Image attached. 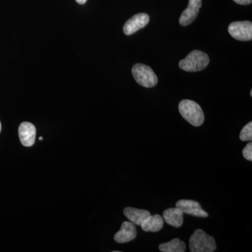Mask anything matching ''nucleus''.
<instances>
[{"instance_id":"nucleus-1","label":"nucleus","mask_w":252,"mask_h":252,"mask_svg":"<svg viewBox=\"0 0 252 252\" xmlns=\"http://www.w3.org/2000/svg\"><path fill=\"white\" fill-rule=\"evenodd\" d=\"M179 111L182 117L192 126L198 127L203 125L205 115L203 109L197 102L190 99H184L179 104Z\"/></svg>"},{"instance_id":"nucleus-2","label":"nucleus","mask_w":252,"mask_h":252,"mask_svg":"<svg viewBox=\"0 0 252 252\" xmlns=\"http://www.w3.org/2000/svg\"><path fill=\"white\" fill-rule=\"evenodd\" d=\"M189 248L191 252H214L217 250L216 242L204 230L197 229L189 239Z\"/></svg>"},{"instance_id":"nucleus-3","label":"nucleus","mask_w":252,"mask_h":252,"mask_svg":"<svg viewBox=\"0 0 252 252\" xmlns=\"http://www.w3.org/2000/svg\"><path fill=\"white\" fill-rule=\"evenodd\" d=\"M210 63L208 55L201 51H191L185 58L180 61L179 66L181 69L187 72H194L203 70Z\"/></svg>"},{"instance_id":"nucleus-4","label":"nucleus","mask_w":252,"mask_h":252,"mask_svg":"<svg viewBox=\"0 0 252 252\" xmlns=\"http://www.w3.org/2000/svg\"><path fill=\"white\" fill-rule=\"evenodd\" d=\"M132 75L137 84L145 88L157 85L158 77L152 68L144 64H136L132 69Z\"/></svg>"},{"instance_id":"nucleus-5","label":"nucleus","mask_w":252,"mask_h":252,"mask_svg":"<svg viewBox=\"0 0 252 252\" xmlns=\"http://www.w3.org/2000/svg\"><path fill=\"white\" fill-rule=\"evenodd\" d=\"M228 32L232 37L239 41L252 39V23L250 21H238L230 23Z\"/></svg>"},{"instance_id":"nucleus-6","label":"nucleus","mask_w":252,"mask_h":252,"mask_svg":"<svg viewBox=\"0 0 252 252\" xmlns=\"http://www.w3.org/2000/svg\"><path fill=\"white\" fill-rule=\"evenodd\" d=\"M176 207L180 208L184 213L197 217H207L208 213L201 207L200 204L195 200H180L176 203Z\"/></svg>"},{"instance_id":"nucleus-7","label":"nucleus","mask_w":252,"mask_h":252,"mask_svg":"<svg viewBox=\"0 0 252 252\" xmlns=\"http://www.w3.org/2000/svg\"><path fill=\"white\" fill-rule=\"evenodd\" d=\"M149 16L145 13L136 14L130 18L124 26V32L126 35H131L139 30L145 27L149 22Z\"/></svg>"},{"instance_id":"nucleus-8","label":"nucleus","mask_w":252,"mask_h":252,"mask_svg":"<svg viewBox=\"0 0 252 252\" xmlns=\"http://www.w3.org/2000/svg\"><path fill=\"white\" fill-rule=\"evenodd\" d=\"M20 141L24 147H31L35 143L36 127L29 122H23L18 128Z\"/></svg>"},{"instance_id":"nucleus-9","label":"nucleus","mask_w":252,"mask_h":252,"mask_svg":"<svg viewBox=\"0 0 252 252\" xmlns=\"http://www.w3.org/2000/svg\"><path fill=\"white\" fill-rule=\"evenodd\" d=\"M202 6V0H189L188 7L181 14L180 24L187 26L191 24L197 18Z\"/></svg>"},{"instance_id":"nucleus-10","label":"nucleus","mask_w":252,"mask_h":252,"mask_svg":"<svg viewBox=\"0 0 252 252\" xmlns=\"http://www.w3.org/2000/svg\"><path fill=\"white\" fill-rule=\"evenodd\" d=\"M137 235L135 225L130 221H124L121 230L114 235V240L119 244L127 243L135 240Z\"/></svg>"},{"instance_id":"nucleus-11","label":"nucleus","mask_w":252,"mask_h":252,"mask_svg":"<svg viewBox=\"0 0 252 252\" xmlns=\"http://www.w3.org/2000/svg\"><path fill=\"white\" fill-rule=\"evenodd\" d=\"M162 218L167 224L180 228L183 224L184 212L178 207L167 209L163 212Z\"/></svg>"},{"instance_id":"nucleus-12","label":"nucleus","mask_w":252,"mask_h":252,"mask_svg":"<svg viewBox=\"0 0 252 252\" xmlns=\"http://www.w3.org/2000/svg\"><path fill=\"white\" fill-rule=\"evenodd\" d=\"M124 213L130 221L135 225H141L144 220L151 215L148 210H140L130 207L124 209Z\"/></svg>"},{"instance_id":"nucleus-13","label":"nucleus","mask_w":252,"mask_h":252,"mask_svg":"<svg viewBox=\"0 0 252 252\" xmlns=\"http://www.w3.org/2000/svg\"><path fill=\"white\" fill-rule=\"evenodd\" d=\"M163 225L164 220L162 217L159 215H150L147 217L140 226L144 232L157 233L162 229Z\"/></svg>"},{"instance_id":"nucleus-14","label":"nucleus","mask_w":252,"mask_h":252,"mask_svg":"<svg viewBox=\"0 0 252 252\" xmlns=\"http://www.w3.org/2000/svg\"><path fill=\"white\" fill-rule=\"evenodd\" d=\"M187 249L185 242L175 238L171 241L159 245V250L162 252H185Z\"/></svg>"},{"instance_id":"nucleus-15","label":"nucleus","mask_w":252,"mask_h":252,"mask_svg":"<svg viewBox=\"0 0 252 252\" xmlns=\"http://www.w3.org/2000/svg\"><path fill=\"white\" fill-rule=\"evenodd\" d=\"M240 139L243 142H246V141L251 142L252 140V122L249 123L242 129L240 134Z\"/></svg>"},{"instance_id":"nucleus-16","label":"nucleus","mask_w":252,"mask_h":252,"mask_svg":"<svg viewBox=\"0 0 252 252\" xmlns=\"http://www.w3.org/2000/svg\"><path fill=\"white\" fill-rule=\"evenodd\" d=\"M243 155L246 160L252 161V143L250 142L243 149Z\"/></svg>"},{"instance_id":"nucleus-17","label":"nucleus","mask_w":252,"mask_h":252,"mask_svg":"<svg viewBox=\"0 0 252 252\" xmlns=\"http://www.w3.org/2000/svg\"><path fill=\"white\" fill-rule=\"evenodd\" d=\"M235 3L240 5H248L252 4V0H233Z\"/></svg>"},{"instance_id":"nucleus-18","label":"nucleus","mask_w":252,"mask_h":252,"mask_svg":"<svg viewBox=\"0 0 252 252\" xmlns=\"http://www.w3.org/2000/svg\"><path fill=\"white\" fill-rule=\"evenodd\" d=\"M77 3L80 4H84L87 1V0H76Z\"/></svg>"},{"instance_id":"nucleus-19","label":"nucleus","mask_w":252,"mask_h":252,"mask_svg":"<svg viewBox=\"0 0 252 252\" xmlns=\"http://www.w3.org/2000/svg\"><path fill=\"white\" fill-rule=\"evenodd\" d=\"M39 140L40 141H42L43 140H44V139H43V137H39Z\"/></svg>"},{"instance_id":"nucleus-20","label":"nucleus","mask_w":252,"mask_h":252,"mask_svg":"<svg viewBox=\"0 0 252 252\" xmlns=\"http://www.w3.org/2000/svg\"><path fill=\"white\" fill-rule=\"evenodd\" d=\"M1 122H0V132H1Z\"/></svg>"},{"instance_id":"nucleus-21","label":"nucleus","mask_w":252,"mask_h":252,"mask_svg":"<svg viewBox=\"0 0 252 252\" xmlns=\"http://www.w3.org/2000/svg\"><path fill=\"white\" fill-rule=\"evenodd\" d=\"M250 95H251V97H252V91H251V92H250Z\"/></svg>"}]
</instances>
